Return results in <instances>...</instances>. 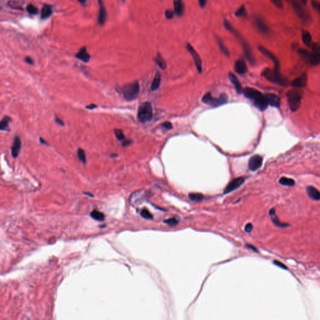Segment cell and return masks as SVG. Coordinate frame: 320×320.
<instances>
[{
	"instance_id": "6da1fadb",
	"label": "cell",
	"mask_w": 320,
	"mask_h": 320,
	"mask_svg": "<svg viewBox=\"0 0 320 320\" xmlns=\"http://www.w3.org/2000/svg\"><path fill=\"white\" fill-rule=\"evenodd\" d=\"M223 25L225 28L231 33H232L236 38H237L240 42L241 43V46L243 47L244 53L246 58L248 60V61L251 63L252 64H254L255 63V59L253 56V51L252 50L251 47H250L249 45L247 43V41L244 39L243 36L238 32L237 30H236L234 28L233 26V25L228 21L226 19H224L223 20Z\"/></svg>"
},
{
	"instance_id": "7a4b0ae2",
	"label": "cell",
	"mask_w": 320,
	"mask_h": 320,
	"mask_svg": "<svg viewBox=\"0 0 320 320\" xmlns=\"http://www.w3.org/2000/svg\"><path fill=\"white\" fill-rule=\"evenodd\" d=\"M303 94V91L296 89L291 90L288 92V101L291 111H296L300 108Z\"/></svg>"
},
{
	"instance_id": "3957f363",
	"label": "cell",
	"mask_w": 320,
	"mask_h": 320,
	"mask_svg": "<svg viewBox=\"0 0 320 320\" xmlns=\"http://www.w3.org/2000/svg\"><path fill=\"white\" fill-rule=\"evenodd\" d=\"M140 84L138 81H134L125 85L123 88V95L127 101H133L138 97L140 93Z\"/></svg>"
},
{
	"instance_id": "277c9868",
	"label": "cell",
	"mask_w": 320,
	"mask_h": 320,
	"mask_svg": "<svg viewBox=\"0 0 320 320\" xmlns=\"http://www.w3.org/2000/svg\"><path fill=\"white\" fill-rule=\"evenodd\" d=\"M153 118V108L149 102L141 104L138 110V118L140 122L146 123L151 120Z\"/></svg>"
},
{
	"instance_id": "5b68a950",
	"label": "cell",
	"mask_w": 320,
	"mask_h": 320,
	"mask_svg": "<svg viewBox=\"0 0 320 320\" xmlns=\"http://www.w3.org/2000/svg\"><path fill=\"white\" fill-rule=\"evenodd\" d=\"M290 1L295 12L299 18L305 23L310 22L311 16L308 11L304 8L303 5H302L298 0H290Z\"/></svg>"
},
{
	"instance_id": "8992f818",
	"label": "cell",
	"mask_w": 320,
	"mask_h": 320,
	"mask_svg": "<svg viewBox=\"0 0 320 320\" xmlns=\"http://www.w3.org/2000/svg\"><path fill=\"white\" fill-rule=\"evenodd\" d=\"M263 75L269 81L276 83L279 85H286V81L280 74V72L272 70L269 68L265 69L263 72Z\"/></svg>"
},
{
	"instance_id": "52a82bcc",
	"label": "cell",
	"mask_w": 320,
	"mask_h": 320,
	"mask_svg": "<svg viewBox=\"0 0 320 320\" xmlns=\"http://www.w3.org/2000/svg\"><path fill=\"white\" fill-rule=\"evenodd\" d=\"M228 100V97L226 94H221L219 98H214L210 93H208L203 96L202 101L208 105L216 107L219 105L225 104Z\"/></svg>"
},
{
	"instance_id": "ba28073f",
	"label": "cell",
	"mask_w": 320,
	"mask_h": 320,
	"mask_svg": "<svg viewBox=\"0 0 320 320\" xmlns=\"http://www.w3.org/2000/svg\"><path fill=\"white\" fill-rule=\"evenodd\" d=\"M312 51H310L308 57L306 58L313 65H318L320 60V47L318 43H313L311 46Z\"/></svg>"
},
{
	"instance_id": "9c48e42d",
	"label": "cell",
	"mask_w": 320,
	"mask_h": 320,
	"mask_svg": "<svg viewBox=\"0 0 320 320\" xmlns=\"http://www.w3.org/2000/svg\"><path fill=\"white\" fill-rule=\"evenodd\" d=\"M258 49L265 57H267L273 61L274 65V70L280 72V61L277 58L276 56L272 52H271L270 50H268L264 46H259L258 47Z\"/></svg>"
},
{
	"instance_id": "30bf717a",
	"label": "cell",
	"mask_w": 320,
	"mask_h": 320,
	"mask_svg": "<svg viewBox=\"0 0 320 320\" xmlns=\"http://www.w3.org/2000/svg\"><path fill=\"white\" fill-rule=\"evenodd\" d=\"M186 49L190 53L191 57L194 60V64L196 65V67L197 68L198 72L201 73L202 72V61L201 60V58L199 56L197 51L194 50V48L192 46V45L190 43L186 44Z\"/></svg>"
},
{
	"instance_id": "8fae6325",
	"label": "cell",
	"mask_w": 320,
	"mask_h": 320,
	"mask_svg": "<svg viewBox=\"0 0 320 320\" xmlns=\"http://www.w3.org/2000/svg\"><path fill=\"white\" fill-rule=\"evenodd\" d=\"M245 179L243 178H235L226 186L224 190V194H228L236 189H238L239 187L241 186V185L244 183Z\"/></svg>"
},
{
	"instance_id": "7c38bea8",
	"label": "cell",
	"mask_w": 320,
	"mask_h": 320,
	"mask_svg": "<svg viewBox=\"0 0 320 320\" xmlns=\"http://www.w3.org/2000/svg\"><path fill=\"white\" fill-rule=\"evenodd\" d=\"M254 21H255V24L256 27L257 28V29L261 33L265 34V35H268L270 33V30L269 28V27L268 26L265 21H264L261 17H255Z\"/></svg>"
},
{
	"instance_id": "4fadbf2b",
	"label": "cell",
	"mask_w": 320,
	"mask_h": 320,
	"mask_svg": "<svg viewBox=\"0 0 320 320\" xmlns=\"http://www.w3.org/2000/svg\"><path fill=\"white\" fill-rule=\"evenodd\" d=\"M99 4V15L98 23L100 26H103L107 19V11L103 0H98Z\"/></svg>"
},
{
	"instance_id": "5bb4252c",
	"label": "cell",
	"mask_w": 320,
	"mask_h": 320,
	"mask_svg": "<svg viewBox=\"0 0 320 320\" xmlns=\"http://www.w3.org/2000/svg\"><path fill=\"white\" fill-rule=\"evenodd\" d=\"M263 164V158L259 155H254L249 160L248 166L252 171H256L259 169Z\"/></svg>"
},
{
	"instance_id": "9a60e30c",
	"label": "cell",
	"mask_w": 320,
	"mask_h": 320,
	"mask_svg": "<svg viewBox=\"0 0 320 320\" xmlns=\"http://www.w3.org/2000/svg\"><path fill=\"white\" fill-rule=\"evenodd\" d=\"M21 140L20 136H15L14 138L13 143L11 148V154L14 158H17L18 156L21 148Z\"/></svg>"
},
{
	"instance_id": "2e32d148",
	"label": "cell",
	"mask_w": 320,
	"mask_h": 320,
	"mask_svg": "<svg viewBox=\"0 0 320 320\" xmlns=\"http://www.w3.org/2000/svg\"><path fill=\"white\" fill-rule=\"evenodd\" d=\"M254 104L256 106V108H258L261 111L265 110L268 105V103L267 102V98L265 95H263L262 93L259 95L258 97L253 100Z\"/></svg>"
},
{
	"instance_id": "e0dca14e",
	"label": "cell",
	"mask_w": 320,
	"mask_h": 320,
	"mask_svg": "<svg viewBox=\"0 0 320 320\" xmlns=\"http://www.w3.org/2000/svg\"><path fill=\"white\" fill-rule=\"evenodd\" d=\"M174 12L178 17H182L185 13V4L183 0H173Z\"/></svg>"
},
{
	"instance_id": "ac0fdd59",
	"label": "cell",
	"mask_w": 320,
	"mask_h": 320,
	"mask_svg": "<svg viewBox=\"0 0 320 320\" xmlns=\"http://www.w3.org/2000/svg\"><path fill=\"white\" fill-rule=\"evenodd\" d=\"M269 215H270V216L271 217V219L273 223L275 226L278 227H280V228H285V227H288L289 226V224L284 223H282L280 221V219H278L276 214V210L274 209V208H271L269 211Z\"/></svg>"
},
{
	"instance_id": "d6986e66",
	"label": "cell",
	"mask_w": 320,
	"mask_h": 320,
	"mask_svg": "<svg viewBox=\"0 0 320 320\" xmlns=\"http://www.w3.org/2000/svg\"><path fill=\"white\" fill-rule=\"evenodd\" d=\"M307 75L305 73L301 75L299 78L297 79L293 80L291 82V86H293L296 88H304L307 85Z\"/></svg>"
},
{
	"instance_id": "ffe728a7",
	"label": "cell",
	"mask_w": 320,
	"mask_h": 320,
	"mask_svg": "<svg viewBox=\"0 0 320 320\" xmlns=\"http://www.w3.org/2000/svg\"><path fill=\"white\" fill-rule=\"evenodd\" d=\"M268 105L273 107L279 108L280 105V99L277 95L272 93H268L265 95Z\"/></svg>"
},
{
	"instance_id": "44dd1931",
	"label": "cell",
	"mask_w": 320,
	"mask_h": 320,
	"mask_svg": "<svg viewBox=\"0 0 320 320\" xmlns=\"http://www.w3.org/2000/svg\"><path fill=\"white\" fill-rule=\"evenodd\" d=\"M75 57L78 60L85 62V63H88L91 58L90 55L88 53L86 47L81 48L79 51L76 54Z\"/></svg>"
},
{
	"instance_id": "7402d4cb",
	"label": "cell",
	"mask_w": 320,
	"mask_h": 320,
	"mask_svg": "<svg viewBox=\"0 0 320 320\" xmlns=\"http://www.w3.org/2000/svg\"><path fill=\"white\" fill-rule=\"evenodd\" d=\"M234 70L240 74L244 75L247 72V66L245 62L243 60H238L234 63Z\"/></svg>"
},
{
	"instance_id": "603a6c76",
	"label": "cell",
	"mask_w": 320,
	"mask_h": 320,
	"mask_svg": "<svg viewBox=\"0 0 320 320\" xmlns=\"http://www.w3.org/2000/svg\"><path fill=\"white\" fill-rule=\"evenodd\" d=\"M228 76H229V79L231 81V82L232 83V84L234 85V86L235 87V89H236V92H237L238 93L240 94V93H242L243 91V89L241 86V83L239 81V79H238V78L236 77L233 73H229V75H228Z\"/></svg>"
},
{
	"instance_id": "cb8c5ba5",
	"label": "cell",
	"mask_w": 320,
	"mask_h": 320,
	"mask_svg": "<svg viewBox=\"0 0 320 320\" xmlns=\"http://www.w3.org/2000/svg\"><path fill=\"white\" fill-rule=\"evenodd\" d=\"M243 93H244L246 98L252 100H254L257 96L261 94V93L259 91L251 88H246L245 90H243Z\"/></svg>"
},
{
	"instance_id": "d4e9b609",
	"label": "cell",
	"mask_w": 320,
	"mask_h": 320,
	"mask_svg": "<svg viewBox=\"0 0 320 320\" xmlns=\"http://www.w3.org/2000/svg\"><path fill=\"white\" fill-rule=\"evenodd\" d=\"M53 13L52 6L50 5H44L41 11V19L45 20L50 17Z\"/></svg>"
},
{
	"instance_id": "484cf974",
	"label": "cell",
	"mask_w": 320,
	"mask_h": 320,
	"mask_svg": "<svg viewBox=\"0 0 320 320\" xmlns=\"http://www.w3.org/2000/svg\"><path fill=\"white\" fill-rule=\"evenodd\" d=\"M301 39L304 45L308 47H311L312 45V37L311 34L307 30H303L301 33Z\"/></svg>"
},
{
	"instance_id": "4316f807",
	"label": "cell",
	"mask_w": 320,
	"mask_h": 320,
	"mask_svg": "<svg viewBox=\"0 0 320 320\" xmlns=\"http://www.w3.org/2000/svg\"><path fill=\"white\" fill-rule=\"evenodd\" d=\"M307 193L310 198L315 201H319L320 199V193L319 191L313 186H308L307 189Z\"/></svg>"
},
{
	"instance_id": "83f0119b",
	"label": "cell",
	"mask_w": 320,
	"mask_h": 320,
	"mask_svg": "<svg viewBox=\"0 0 320 320\" xmlns=\"http://www.w3.org/2000/svg\"><path fill=\"white\" fill-rule=\"evenodd\" d=\"M161 76L160 72H157L155 75V76L152 81L151 85V90L152 91H156L157 90L161 84Z\"/></svg>"
},
{
	"instance_id": "f1b7e54d",
	"label": "cell",
	"mask_w": 320,
	"mask_h": 320,
	"mask_svg": "<svg viewBox=\"0 0 320 320\" xmlns=\"http://www.w3.org/2000/svg\"><path fill=\"white\" fill-rule=\"evenodd\" d=\"M11 120V119L9 116H6L0 121V131H9V123Z\"/></svg>"
},
{
	"instance_id": "f546056e",
	"label": "cell",
	"mask_w": 320,
	"mask_h": 320,
	"mask_svg": "<svg viewBox=\"0 0 320 320\" xmlns=\"http://www.w3.org/2000/svg\"><path fill=\"white\" fill-rule=\"evenodd\" d=\"M155 61L156 63L158 65V66L161 69H163V70H164V69H165L166 68V66H167L166 63L164 61V60L163 58V57H161V54L160 53H157L156 57L155 58Z\"/></svg>"
},
{
	"instance_id": "4dcf8cb0",
	"label": "cell",
	"mask_w": 320,
	"mask_h": 320,
	"mask_svg": "<svg viewBox=\"0 0 320 320\" xmlns=\"http://www.w3.org/2000/svg\"><path fill=\"white\" fill-rule=\"evenodd\" d=\"M279 183L281 185L286 186H293L295 185V182L293 179L288 178L286 177H282L280 179Z\"/></svg>"
},
{
	"instance_id": "1f68e13d",
	"label": "cell",
	"mask_w": 320,
	"mask_h": 320,
	"mask_svg": "<svg viewBox=\"0 0 320 320\" xmlns=\"http://www.w3.org/2000/svg\"><path fill=\"white\" fill-rule=\"evenodd\" d=\"M216 41H217V43L218 45V46H219L220 50L222 51V53H223L224 54H225L226 56H229L230 55L229 50L226 47V46L225 45L223 42V41L219 37H216Z\"/></svg>"
},
{
	"instance_id": "d6a6232c",
	"label": "cell",
	"mask_w": 320,
	"mask_h": 320,
	"mask_svg": "<svg viewBox=\"0 0 320 320\" xmlns=\"http://www.w3.org/2000/svg\"><path fill=\"white\" fill-rule=\"evenodd\" d=\"M92 218H93L94 219L96 220V221H102L105 219V215L99 211H97V210H94L93 211L91 214H90Z\"/></svg>"
},
{
	"instance_id": "836d02e7",
	"label": "cell",
	"mask_w": 320,
	"mask_h": 320,
	"mask_svg": "<svg viewBox=\"0 0 320 320\" xmlns=\"http://www.w3.org/2000/svg\"><path fill=\"white\" fill-rule=\"evenodd\" d=\"M189 198L193 201L200 202L204 199V196L201 193H191L189 194Z\"/></svg>"
},
{
	"instance_id": "e575fe53",
	"label": "cell",
	"mask_w": 320,
	"mask_h": 320,
	"mask_svg": "<svg viewBox=\"0 0 320 320\" xmlns=\"http://www.w3.org/2000/svg\"><path fill=\"white\" fill-rule=\"evenodd\" d=\"M234 15L237 17H246L247 16V12L245 5H242L234 13Z\"/></svg>"
},
{
	"instance_id": "d590c367",
	"label": "cell",
	"mask_w": 320,
	"mask_h": 320,
	"mask_svg": "<svg viewBox=\"0 0 320 320\" xmlns=\"http://www.w3.org/2000/svg\"><path fill=\"white\" fill-rule=\"evenodd\" d=\"M77 155L79 160L84 164L86 163V158L85 151L81 148H79L77 151Z\"/></svg>"
},
{
	"instance_id": "8d00e7d4",
	"label": "cell",
	"mask_w": 320,
	"mask_h": 320,
	"mask_svg": "<svg viewBox=\"0 0 320 320\" xmlns=\"http://www.w3.org/2000/svg\"><path fill=\"white\" fill-rule=\"evenodd\" d=\"M26 10L30 15H37L39 11L36 6H34L33 4H28L26 6Z\"/></svg>"
},
{
	"instance_id": "74e56055",
	"label": "cell",
	"mask_w": 320,
	"mask_h": 320,
	"mask_svg": "<svg viewBox=\"0 0 320 320\" xmlns=\"http://www.w3.org/2000/svg\"><path fill=\"white\" fill-rule=\"evenodd\" d=\"M164 222L166 224L168 225L169 226H176V225L178 224L179 223V219H177L176 218H169V219H165L164 221Z\"/></svg>"
},
{
	"instance_id": "f35d334b",
	"label": "cell",
	"mask_w": 320,
	"mask_h": 320,
	"mask_svg": "<svg viewBox=\"0 0 320 320\" xmlns=\"http://www.w3.org/2000/svg\"><path fill=\"white\" fill-rule=\"evenodd\" d=\"M114 133H115V134L116 137V138L118 139V140H124V133L123 132V131L121 130H120V129H115L114 130Z\"/></svg>"
},
{
	"instance_id": "ab89813d",
	"label": "cell",
	"mask_w": 320,
	"mask_h": 320,
	"mask_svg": "<svg viewBox=\"0 0 320 320\" xmlns=\"http://www.w3.org/2000/svg\"><path fill=\"white\" fill-rule=\"evenodd\" d=\"M141 216L144 218L145 219H153V215L152 214L146 209H144L141 211Z\"/></svg>"
},
{
	"instance_id": "60d3db41",
	"label": "cell",
	"mask_w": 320,
	"mask_h": 320,
	"mask_svg": "<svg viewBox=\"0 0 320 320\" xmlns=\"http://www.w3.org/2000/svg\"><path fill=\"white\" fill-rule=\"evenodd\" d=\"M273 4L278 8L282 9L283 8V0H270Z\"/></svg>"
},
{
	"instance_id": "b9f144b4",
	"label": "cell",
	"mask_w": 320,
	"mask_h": 320,
	"mask_svg": "<svg viewBox=\"0 0 320 320\" xmlns=\"http://www.w3.org/2000/svg\"><path fill=\"white\" fill-rule=\"evenodd\" d=\"M175 12L171 9H167L165 12V17L168 20H171L174 18Z\"/></svg>"
},
{
	"instance_id": "7bdbcfd3",
	"label": "cell",
	"mask_w": 320,
	"mask_h": 320,
	"mask_svg": "<svg viewBox=\"0 0 320 320\" xmlns=\"http://www.w3.org/2000/svg\"><path fill=\"white\" fill-rule=\"evenodd\" d=\"M311 5H312L313 8L316 11L319 12V11H320V5H319V2L318 1H316V0H312Z\"/></svg>"
},
{
	"instance_id": "ee69618b",
	"label": "cell",
	"mask_w": 320,
	"mask_h": 320,
	"mask_svg": "<svg viewBox=\"0 0 320 320\" xmlns=\"http://www.w3.org/2000/svg\"><path fill=\"white\" fill-rule=\"evenodd\" d=\"M163 127L166 128V130H171L173 128V125L170 121H166L163 124Z\"/></svg>"
},
{
	"instance_id": "f6af8a7d",
	"label": "cell",
	"mask_w": 320,
	"mask_h": 320,
	"mask_svg": "<svg viewBox=\"0 0 320 320\" xmlns=\"http://www.w3.org/2000/svg\"><path fill=\"white\" fill-rule=\"evenodd\" d=\"M273 263H274V264H275V265H276V266H278V267H280V268H281L286 269V270L288 269L287 267H286V265H285L283 263H281V262H280V261H277V260H274V261H273Z\"/></svg>"
},
{
	"instance_id": "bcb514c9",
	"label": "cell",
	"mask_w": 320,
	"mask_h": 320,
	"mask_svg": "<svg viewBox=\"0 0 320 320\" xmlns=\"http://www.w3.org/2000/svg\"><path fill=\"white\" fill-rule=\"evenodd\" d=\"M253 225L252 223H248L246 226H245V231L247 233H250L252 232V230H253Z\"/></svg>"
},
{
	"instance_id": "7dc6e473",
	"label": "cell",
	"mask_w": 320,
	"mask_h": 320,
	"mask_svg": "<svg viewBox=\"0 0 320 320\" xmlns=\"http://www.w3.org/2000/svg\"><path fill=\"white\" fill-rule=\"evenodd\" d=\"M24 60H25V61H26L28 64H30V65H33V64H34V60H33L31 57H26L25 59H24Z\"/></svg>"
},
{
	"instance_id": "c3c4849f",
	"label": "cell",
	"mask_w": 320,
	"mask_h": 320,
	"mask_svg": "<svg viewBox=\"0 0 320 320\" xmlns=\"http://www.w3.org/2000/svg\"><path fill=\"white\" fill-rule=\"evenodd\" d=\"M132 143V141L131 140H124L122 143V146L123 147H127L129 145H130Z\"/></svg>"
},
{
	"instance_id": "681fc988",
	"label": "cell",
	"mask_w": 320,
	"mask_h": 320,
	"mask_svg": "<svg viewBox=\"0 0 320 320\" xmlns=\"http://www.w3.org/2000/svg\"><path fill=\"white\" fill-rule=\"evenodd\" d=\"M55 121L56 123H57V124H58L59 125H60V126H64V122L63 121V120H61L60 118H59L58 117L56 116L55 117Z\"/></svg>"
},
{
	"instance_id": "f907efd6",
	"label": "cell",
	"mask_w": 320,
	"mask_h": 320,
	"mask_svg": "<svg viewBox=\"0 0 320 320\" xmlns=\"http://www.w3.org/2000/svg\"><path fill=\"white\" fill-rule=\"evenodd\" d=\"M246 247H247V248H248V249H251V250H253V252H255L258 253V249H256V248H255V247L254 246H253V245H249V244H247V245H246Z\"/></svg>"
},
{
	"instance_id": "816d5d0a",
	"label": "cell",
	"mask_w": 320,
	"mask_h": 320,
	"mask_svg": "<svg viewBox=\"0 0 320 320\" xmlns=\"http://www.w3.org/2000/svg\"><path fill=\"white\" fill-rule=\"evenodd\" d=\"M199 5L201 8H204L206 6L207 0H198Z\"/></svg>"
},
{
	"instance_id": "f5cc1de1",
	"label": "cell",
	"mask_w": 320,
	"mask_h": 320,
	"mask_svg": "<svg viewBox=\"0 0 320 320\" xmlns=\"http://www.w3.org/2000/svg\"><path fill=\"white\" fill-rule=\"evenodd\" d=\"M39 142H40L41 144L45 145H46V146H49V144L48 143V142L46 141H45L44 139H43L41 137H39Z\"/></svg>"
},
{
	"instance_id": "db71d44e",
	"label": "cell",
	"mask_w": 320,
	"mask_h": 320,
	"mask_svg": "<svg viewBox=\"0 0 320 320\" xmlns=\"http://www.w3.org/2000/svg\"><path fill=\"white\" fill-rule=\"evenodd\" d=\"M77 1L83 6H86L87 5L86 0H77Z\"/></svg>"
},
{
	"instance_id": "11a10c76",
	"label": "cell",
	"mask_w": 320,
	"mask_h": 320,
	"mask_svg": "<svg viewBox=\"0 0 320 320\" xmlns=\"http://www.w3.org/2000/svg\"><path fill=\"white\" fill-rule=\"evenodd\" d=\"M96 107H97V106H96V105H94V104H91V105L87 106L86 108L87 109H93L96 108Z\"/></svg>"
},
{
	"instance_id": "9f6ffc18",
	"label": "cell",
	"mask_w": 320,
	"mask_h": 320,
	"mask_svg": "<svg viewBox=\"0 0 320 320\" xmlns=\"http://www.w3.org/2000/svg\"><path fill=\"white\" fill-rule=\"evenodd\" d=\"M300 2L302 5H306L308 2V0H300Z\"/></svg>"
},
{
	"instance_id": "6f0895ef",
	"label": "cell",
	"mask_w": 320,
	"mask_h": 320,
	"mask_svg": "<svg viewBox=\"0 0 320 320\" xmlns=\"http://www.w3.org/2000/svg\"><path fill=\"white\" fill-rule=\"evenodd\" d=\"M116 156H118V155H116V154H113V155H111V157H113V158H115V157H116Z\"/></svg>"
},
{
	"instance_id": "680465c9",
	"label": "cell",
	"mask_w": 320,
	"mask_h": 320,
	"mask_svg": "<svg viewBox=\"0 0 320 320\" xmlns=\"http://www.w3.org/2000/svg\"><path fill=\"white\" fill-rule=\"evenodd\" d=\"M122 1H123V2H124V0H122Z\"/></svg>"
}]
</instances>
